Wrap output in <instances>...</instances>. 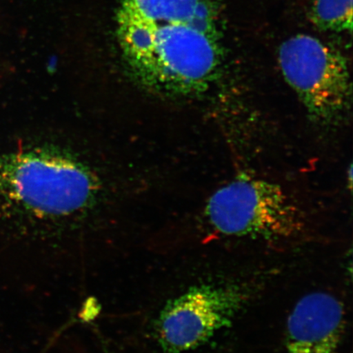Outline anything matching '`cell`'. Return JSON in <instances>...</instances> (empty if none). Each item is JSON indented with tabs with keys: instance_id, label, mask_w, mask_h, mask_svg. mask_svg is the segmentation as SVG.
<instances>
[{
	"instance_id": "obj_1",
	"label": "cell",
	"mask_w": 353,
	"mask_h": 353,
	"mask_svg": "<svg viewBox=\"0 0 353 353\" xmlns=\"http://www.w3.org/2000/svg\"><path fill=\"white\" fill-rule=\"evenodd\" d=\"M119 16L125 59L145 90L185 98L203 94L217 79L223 54L214 21Z\"/></svg>"
},
{
	"instance_id": "obj_2",
	"label": "cell",
	"mask_w": 353,
	"mask_h": 353,
	"mask_svg": "<svg viewBox=\"0 0 353 353\" xmlns=\"http://www.w3.org/2000/svg\"><path fill=\"white\" fill-rule=\"evenodd\" d=\"M98 193L94 174L64 152L34 148L0 156V196L35 219L72 218L90 210Z\"/></svg>"
},
{
	"instance_id": "obj_3",
	"label": "cell",
	"mask_w": 353,
	"mask_h": 353,
	"mask_svg": "<svg viewBox=\"0 0 353 353\" xmlns=\"http://www.w3.org/2000/svg\"><path fill=\"white\" fill-rule=\"evenodd\" d=\"M205 218L223 236L276 242L303 232L301 210L279 184L241 176L212 194Z\"/></svg>"
},
{
	"instance_id": "obj_4",
	"label": "cell",
	"mask_w": 353,
	"mask_h": 353,
	"mask_svg": "<svg viewBox=\"0 0 353 353\" xmlns=\"http://www.w3.org/2000/svg\"><path fill=\"white\" fill-rule=\"evenodd\" d=\"M278 61L312 121L334 125L350 113L351 76L341 52L311 35L297 34L281 44Z\"/></svg>"
},
{
	"instance_id": "obj_5",
	"label": "cell",
	"mask_w": 353,
	"mask_h": 353,
	"mask_svg": "<svg viewBox=\"0 0 353 353\" xmlns=\"http://www.w3.org/2000/svg\"><path fill=\"white\" fill-rule=\"evenodd\" d=\"M246 301L236 286L204 284L171 300L159 316L157 342L164 353H183L204 345L228 328Z\"/></svg>"
},
{
	"instance_id": "obj_6",
	"label": "cell",
	"mask_w": 353,
	"mask_h": 353,
	"mask_svg": "<svg viewBox=\"0 0 353 353\" xmlns=\"http://www.w3.org/2000/svg\"><path fill=\"white\" fill-rule=\"evenodd\" d=\"M345 327L343 303L327 292L300 299L286 322L287 353H339Z\"/></svg>"
},
{
	"instance_id": "obj_7",
	"label": "cell",
	"mask_w": 353,
	"mask_h": 353,
	"mask_svg": "<svg viewBox=\"0 0 353 353\" xmlns=\"http://www.w3.org/2000/svg\"><path fill=\"white\" fill-rule=\"evenodd\" d=\"M120 11L145 19L214 20L210 0H122Z\"/></svg>"
},
{
	"instance_id": "obj_8",
	"label": "cell",
	"mask_w": 353,
	"mask_h": 353,
	"mask_svg": "<svg viewBox=\"0 0 353 353\" xmlns=\"http://www.w3.org/2000/svg\"><path fill=\"white\" fill-rule=\"evenodd\" d=\"M311 20L317 28L329 32H352V0H314Z\"/></svg>"
}]
</instances>
